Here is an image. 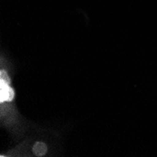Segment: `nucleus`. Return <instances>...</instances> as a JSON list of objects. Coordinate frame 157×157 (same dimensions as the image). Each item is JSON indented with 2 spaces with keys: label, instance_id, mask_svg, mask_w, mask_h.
Wrapping results in <instances>:
<instances>
[{
  "label": "nucleus",
  "instance_id": "obj_1",
  "mask_svg": "<svg viewBox=\"0 0 157 157\" xmlns=\"http://www.w3.org/2000/svg\"><path fill=\"white\" fill-rule=\"evenodd\" d=\"M14 90L7 70H1L0 73V103L1 105L12 104L14 102Z\"/></svg>",
  "mask_w": 157,
  "mask_h": 157
},
{
  "label": "nucleus",
  "instance_id": "obj_2",
  "mask_svg": "<svg viewBox=\"0 0 157 157\" xmlns=\"http://www.w3.org/2000/svg\"><path fill=\"white\" fill-rule=\"evenodd\" d=\"M47 152V146L44 142H36L33 146V153L36 156H44Z\"/></svg>",
  "mask_w": 157,
  "mask_h": 157
}]
</instances>
